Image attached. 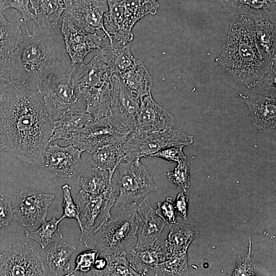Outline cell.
<instances>
[{
    "mask_svg": "<svg viewBox=\"0 0 276 276\" xmlns=\"http://www.w3.org/2000/svg\"><path fill=\"white\" fill-rule=\"evenodd\" d=\"M130 266L139 275H145L158 263L168 259L166 240H157L152 246L135 248L133 254L127 255Z\"/></svg>",
    "mask_w": 276,
    "mask_h": 276,
    "instance_id": "cell-23",
    "label": "cell"
},
{
    "mask_svg": "<svg viewBox=\"0 0 276 276\" xmlns=\"http://www.w3.org/2000/svg\"><path fill=\"white\" fill-rule=\"evenodd\" d=\"M107 10L106 0H74L66 6L63 14L85 31L95 32L102 30L107 36L103 22Z\"/></svg>",
    "mask_w": 276,
    "mask_h": 276,
    "instance_id": "cell-14",
    "label": "cell"
},
{
    "mask_svg": "<svg viewBox=\"0 0 276 276\" xmlns=\"http://www.w3.org/2000/svg\"><path fill=\"white\" fill-rule=\"evenodd\" d=\"M110 180L108 171L93 166L79 175L77 182L84 192L98 195L105 191Z\"/></svg>",
    "mask_w": 276,
    "mask_h": 276,
    "instance_id": "cell-33",
    "label": "cell"
},
{
    "mask_svg": "<svg viewBox=\"0 0 276 276\" xmlns=\"http://www.w3.org/2000/svg\"><path fill=\"white\" fill-rule=\"evenodd\" d=\"M83 152L71 143L65 147L57 144L48 145L44 166L57 177L70 178L77 173L81 164Z\"/></svg>",
    "mask_w": 276,
    "mask_h": 276,
    "instance_id": "cell-17",
    "label": "cell"
},
{
    "mask_svg": "<svg viewBox=\"0 0 276 276\" xmlns=\"http://www.w3.org/2000/svg\"><path fill=\"white\" fill-rule=\"evenodd\" d=\"M169 180L180 190L186 192L190 186V165L187 160L178 163L172 171L167 173Z\"/></svg>",
    "mask_w": 276,
    "mask_h": 276,
    "instance_id": "cell-38",
    "label": "cell"
},
{
    "mask_svg": "<svg viewBox=\"0 0 276 276\" xmlns=\"http://www.w3.org/2000/svg\"><path fill=\"white\" fill-rule=\"evenodd\" d=\"M53 121L39 89L14 82L0 99L2 148L22 161L43 166Z\"/></svg>",
    "mask_w": 276,
    "mask_h": 276,
    "instance_id": "cell-1",
    "label": "cell"
},
{
    "mask_svg": "<svg viewBox=\"0 0 276 276\" xmlns=\"http://www.w3.org/2000/svg\"><path fill=\"white\" fill-rule=\"evenodd\" d=\"M183 146H176L160 150L147 157H159L170 162L179 163L187 159L182 149Z\"/></svg>",
    "mask_w": 276,
    "mask_h": 276,
    "instance_id": "cell-44",
    "label": "cell"
},
{
    "mask_svg": "<svg viewBox=\"0 0 276 276\" xmlns=\"http://www.w3.org/2000/svg\"><path fill=\"white\" fill-rule=\"evenodd\" d=\"M15 82L10 68L0 63V99L6 88Z\"/></svg>",
    "mask_w": 276,
    "mask_h": 276,
    "instance_id": "cell-46",
    "label": "cell"
},
{
    "mask_svg": "<svg viewBox=\"0 0 276 276\" xmlns=\"http://www.w3.org/2000/svg\"><path fill=\"white\" fill-rule=\"evenodd\" d=\"M111 85L110 116L129 131H135L136 116L142 98L118 74L112 75Z\"/></svg>",
    "mask_w": 276,
    "mask_h": 276,
    "instance_id": "cell-13",
    "label": "cell"
},
{
    "mask_svg": "<svg viewBox=\"0 0 276 276\" xmlns=\"http://www.w3.org/2000/svg\"><path fill=\"white\" fill-rule=\"evenodd\" d=\"M99 254L95 249L89 248L80 253L75 260L74 269L66 275H85L92 269L95 261Z\"/></svg>",
    "mask_w": 276,
    "mask_h": 276,
    "instance_id": "cell-39",
    "label": "cell"
},
{
    "mask_svg": "<svg viewBox=\"0 0 276 276\" xmlns=\"http://www.w3.org/2000/svg\"><path fill=\"white\" fill-rule=\"evenodd\" d=\"M26 35L18 48L1 64L10 68L15 82L39 89L43 79L60 64L53 53L52 37L38 26Z\"/></svg>",
    "mask_w": 276,
    "mask_h": 276,
    "instance_id": "cell-3",
    "label": "cell"
},
{
    "mask_svg": "<svg viewBox=\"0 0 276 276\" xmlns=\"http://www.w3.org/2000/svg\"><path fill=\"white\" fill-rule=\"evenodd\" d=\"M113 72L99 51L87 64L79 65L73 74V84L83 97L87 92L102 87L110 83Z\"/></svg>",
    "mask_w": 276,
    "mask_h": 276,
    "instance_id": "cell-15",
    "label": "cell"
},
{
    "mask_svg": "<svg viewBox=\"0 0 276 276\" xmlns=\"http://www.w3.org/2000/svg\"><path fill=\"white\" fill-rule=\"evenodd\" d=\"M55 195L34 190L21 191L17 196L16 213L25 227H31L45 219Z\"/></svg>",
    "mask_w": 276,
    "mask_h": 276,
    "instance_id": "cell-16",
    "label": "cell"
},
{
    "mask_svg": "<svg viewBox=\"0 0 276 276\" xmlns=\"http://www.w3.org/2000/svg\"><path fill=\"white\" fill-rule=\"evenodd\" d=\"M44 261L37 250L26 243L8 246L0 255V275H47Z\"/></svg>",
    "mask_w": 276,
    "mask_h": 276,
    "instance_id": "cell-11",
    "label": "cell"
},
{
    "mask_svg": "<svg viewBox=\"0 0 276 276\" xmlns=\"http://www.w3.org/2000/svg\"><path fill=\"white\" fill-rule=\"evenodd\" d=\"M23 24L21 19L16 22L9 21L0 9V63L6 61L22 43L20 27Z\"/></svg>",
    "mask_w": 276,
    "mask_h": 276,
    "instance_id": "cell-27",
    "label": "cell"
},
{
    "mask_svg": "<svg viewBox=\"0 0 276 276\" xmlns=\"http://www.w3.org/2000/svg\"><path fill=\"white\" fill-rule=\"evenodd\" d=\"M257 270V267L252 262L251 241L250 237L247 255L244 257H238L232 275H255Z\"/></svg>",
    "mask_w": 276,
    "mask_h": 276,
    "instance_id": "cell-41",
    "label": "cell"
},
{
    "mask_svg": "<svg viewBox=\"0 0 276 276\" xmlns=\"http://www.w3.org/2000/svg\"><path fill=\"white\" fill-rule=\"evenodd\" d=\"M222 5L233 14L252 20H275L276 0H220Z\"/></svg>",
    "mask_w": 276,
    "mask_h": 276,
    "instance_id": "cell-22",
    "label": "cell"
},
{
    "mask_svg": "<svg viewBox=\"0 0 276 276\" xmlns=\"http://www.w3.org/2000/svg\"><path fill=\"white\" fill-rule=\"evenodd\" d=\"M171 225L166 240L168 259L187 253L190 244L198 234V229L190 225L180 223Z\"/></svg>",
    "mask_w": 276,
    "mask_h": 276,
    "instance_id": "cell-25",
    "label": "cell"
},
{
    "mask_svg": "<svg viewBox=\"0 0 276 276\" xmlns=\"http://www.w3.org/2000/svg\"><path fill=\"white\" fill-rule=\"evenodd\" d=\"M99 52L113 74L122 75L131 70L135 63L136 59L131 52L129 43L112 47L108 42Z\"/></svg>",
    "mask_w": 276,
    "mask_h": 276,
    "instance_id": "cell-28",
    "label": "cell"
},
{
    "mask_svg": "<svg viewBox=\"0 0 276 276\" xmlns=\"http://www.w3.org/2000/svg\"><path fill=\"white\" fill-rule=\"evenodd\" d=\"M65 3V7L67 5L71 3L72 2H73L74 0H64Z\"/></svg>",
    "mask_w": 276,
    "mask_h": 276,
    "instance_id": "cell-48",
    "label": "cell"
},
{
    "mask_svg": "<svg viewBox=\"0 0 276 276\" xmlns=\"http://www.w3.org/2000/svg\"><path fill=\"white\" fill-rule=\"evenodd\" d=\"M119 194V188L114 172L103 193L94 195L81 190L77 197L79 210L80 240L96 232L111 216L110 211Z\"/></svg>",
    "mask_w": 276,
    "mask_h": 276,
    "instance_id": "cell-6",
    "label": "cell"
},
{
    "mask_svg": "<svg viewBox=\"0 0 276 276\" xmlns=\"http://www.w3.org/2000/svg\"><path fill=\"white\" fill-rule=\"evenodd\" d=\"M125 13L131 27L145 16L157 13L159 7L158 0H123Z\"/></svg>",
    "mask_w": 276,
    "mask_h": 276,
    "instance_id": "cell-35",
    "label": "cell"
},
{
    "mask_svg": "<svg viewBox=\"0 0 276 276\" xmlns=\"http://www.w3.org/2000/svg\"><path fill=\"white\" fill-rule=\"evenodd\" d=\"M251 94H240L247 104L250 118L259 132L270 133L276 127L275 73L266 75Z\"/></svg>",
    "mask_w": 276,
    "mask_h": 276,
    "instance_id": "cell-10",
    "label": "cell"
},
{
    "mask_svg": "<svg viewBox=\"0 0 276 276\" xmlns=\"http://www.w3.org/2000/svg\"><path fill=\"white\" fill-rule=\"evenodd\" d=\"M107 264L103 275L128 276L139 275L129 265L126 255H119L113 256H104Z\"/></svg>",
    "mask_w": 276,
    "mask_h": 276,
    "instance_id": "cell-37",
    "label": "cell"
},
{
    "mask_svg": "<svg viewBox=\"0 0 276 276\" xmlns=\"http://www.w3.org/2000/svg\"><path fill=\"white\" fill-rule=\"evenodd\" d=\"M2 139L1 135L0 134V147H2Z\"/></svg>",
    "mask_w": 276,
    "mask_h": 276,
    "instance_id": "cell-49",
    "label": "cell"
},
{
    "mask_svg": "<svg viewBox=\"0 0 276 276\" xmlns=\"http://www.w3.org/2000/svg\"><path fill=\"white\" fill-rule=\"evenodd\" d=\"M16 211V206H12L10 201L0 193V229L9 224Z\"/></svg>",
    "mask_w": 276,
    "mask_h": 276,
    "instance_id": "cell-45",
    "label": "cell"
},
{
    "mask_svg": "<svg viewBox=\"0 0 276 276\" xmlns=\"http://www.w3.org/2000/svg\"><path fill=\"white\" fill-rule=\"evenodd\" d=\"M61 222L55 217L49 221L44 219L40 227L35 231H25L26 237L32 239L40 245L41 248H45L51 243L60 241L63 237L59 227Z\"/></svg>",
    "mask_w": 276,
    "mask_h": 276,
    "instance_id": "cell-34",
    "label": "cell"
},
{
    "mask_svg": "<svg viewBox=\"0 0 276 276\" xmlns=\"http://www.w3.org/2000/svg\"><path fill=\"white\" fill-rule=\"evenodd\" d=\"M108 10L103 15V22L112 47H120L133 39L132 27L127 19L123 0H106Z\"/></svg>",
    "mask_w": 276,
    "mask_h": 276,
    "instance_id": "cell-18",
    "label": "cell"
},
{
    "mask_svg": "<svg viewBox=\"0 0 276 276\" xmlns=\"http://www.w3.org/2000/svg\"><path fill=\"white\" fill-rule=\"evenodd\" d=\"M75 70V65L71 64L65 73L54 71L41 83L39 90L45 108L53 122L68 111H85V99L73 83Z\"/></svg>",
    "mask_w": 276,
    "mask_h": 276,
    "instance_id": "cell-5",
    "label": "cell"
},
{
    "mask_svg": "<svg viewBox=\"0 0 276 276\" xmlns=\"http://www.w3.org/2000/svg\"><path fill=\"white\" fill-rule=\"evenodd\" d=\"M29 0H3L0 3V9L2 11L9 8L17 10L22 15L21 19L25 26H27L29 20L35 19L34 15L29 7Z\"/></svg>",
    "mask_w": 276,
    "mask_h": 276,
    "instance_id": "cell-42",
    "label": "cell"
},
{
    "mask_svg": "<svg viewBox=\"0 0 276 276\" xmlns=\"http://www.w3.org/2000/svg\"><path fill=\"white\" fill-rule=\"evenodd\" d=\"M71 187L65 184L62 187L63 192V215L59 219L61 221L65 218L74 219L77 220L80 225L79 210L73 199L71 194Z\"/></svg>",
    "mask_w": 276,
    "mask_h": 276,
    "instance_id": "cell-40",
    "label": "cell"
},
{
    "mask_svg": "<svg viewBox=\"0 0 276 276\" xmlns=\"http://www.w3.org/2000/svg\"><path fill=\"white\" fill-rule=\"evenodd\" d=\"M111 90L110 81L102 87L85 94V111L93 118L110 116Z\"/></svg>",
    "mask_w": 276,
    "mask_h": 276,
    "instance_id": "cell-31",
    "label": "cell"
},
{
    "mask_svg": "<svg viewBox=\"0 0 276 276\" xmlns=\"http://www.w3.org/2000/svg\"><path fill=\"white\" fill-rule=\"evenodd\" d=\"M92 118L86 111L71 110L65 112L59 119L54 121L50 142L58 139L66 142Z\"/></svg>",
    "mask_w": 276,
    "mask_h": 276,
    "instance_id": "cell-26",
    "label": "cell"
},
{
    "mask_svg": "<svg viewBox=\"0 0 276 276\" xmlns=\"http://www.w3.org/2000/svg\"><path fill=\"white\" fill-rule=\"evenodd\" d=\"M137 243L135 248L153 245L167 223L155 212L148 198L138 203L136 209Z\"/></svg>",
    "mask_w": 276,
    "mask_h": 276,
    "instance_id": "cell-19",
    "label": "cell"
},
{
    "mask_svg": "<svg viewBox=\"0 0 276 276\" xmlns=\"http://www.w3.org/2000/svg\"><path fill=\"white\" fill-rule=\"evenodd\" d=\"M89 160L93 166L108 171L111 179L118 165L125 162L126 157L120 143L90 153Z\"/></svg>",
    "mask_w": 276,
    "mask_h": 276,
    "instance_id": "cell-30",
    "label": "cell"
},
{
    "mask_svg": "<svg viewBox=\"0 0 276 276\" xmlns=\"http://www.w3.org/2000/svg\"><path fill=\"white\" fill-rule=\"evenodd\" d=\"M188 198L182 190L177 195L174 202L177 214L183 219H186L188 210Z\"/></svg>",
    "mask_w": 276,
    "mask_h": 276,
    "instance_id": "cell-47",
    "label": "cell"
},
{
    "mask_svg": "<svg viewBox=\"0 0 276 276\" xmlns=\"http://www.w3.org/2000/svg\"><path fill=\"white\" fill-rule=\"evenodd\" d=\"M137 203L122 208L96 232L83 241L88 248L97 249L103 256L134 254L137 243Z\"/></svg>",
    "mask_w": 276,
    "mask_h": 276,
    "instance_id": "cell-4",
    "label": "cell"
},
{
    "mask_svg": "<svg viewBox=\"0 0 276 276\" xmlns=\"http://www.w3.org/2000/svg\"><path fill=\"white\" fill-rule=\"evenodd\" d=\"M60 22L65 49L73 65L83 63L87 54L94 49H101L109 40L104 32L100 34L97 32L85 31L77 26L68 17L63 14Z\"/></svg>",
    "mask_w": 276,
    "mask_h": 276,
    "instance_id": "cell-12",
    "label": "cell"
},
{
    "mask_svg": "<svg viewBox=\"0 0 276 276\" xmlns=\"http://www.w3.org/2000/svg\"><path fill=\"white\" fill-rule=\"evenodd\" d=\"M76 249L74 245L64 241H56L45 254L46 262L50 271L55 275H62L70 269V260Z\"/></svg>",
    "mask_w": 276,
    "mask_h": 276,
    "instance_id": "cell-29",
    "label": "cell"
},
{
    "mask_svg": "<svg viewBox=\"0 0 276 276\" xmlns=\"http://www.w3.org/2000/svg\"><path fill=\"white\" fill-rule=\"evenodd\" d=\"M155 211L167 224H173L176 223L177 212L171 197H167L163 202H158Z\"/></svg>",
    "mask_w": 276,
    "mask_h": 276,
    "instance_id": "cell-43",
    "label": "cell"
},
{
    "mask_svg": "<svg viewBox=\"0 0 276 276\" xmlns=\"http://www.w3.org/2000/svg\"><path fill=\"white\" fill-rule=\"evenodd\" d=\"M153 270L156 276L188 275L187 253L168 259L157 264Z\"/></svg>",
    "mask_w": 276,
    "mask_h": 276,
    "instance_id": "cell-36",
    "label": "cell"
},
{
    "mask_svg": "<svg viewBox=\"0 0 276 276\" xmlns=\"http://www.w3.org/2000/svg\"><path fill=\"white\" fill-rule=\"evenodd\" d=\"M174 118L159 106L151 95L142 98L135 119V130L138 132H152L172 128Z\"/></svg>",
    "mask_w": 276,
    "mask_h": 276,
    "instance_id": "cell-20",
    "label": "cell"
},
{
    "mask_svg": "<svg viewBox=\"0 0 276 276\" xmlns=\"http://www.w3.org/2000/svg\"><path fill=\"white\" fill-rule=\"evenodd\" d=\"M256 44L261 58L269 71L275 70V20H253Z\"/></svg>",
    "mask_w": 276,
    "mask_h": 276,
    "instance_id": "cell-21",
    "label": "cell"
},
{
    "mask_svg": "<svg viewBox=\"0 0 276 276\" xmlns=\"http://www.w3.org/2000/svg\"><path fill=\"white\" fill-rule=\"evenodd\" d=\"M37 26L44 29H55L65 9L64 0H29Z\"/></svg>",
    "mask_w": 276,
    "mask_h": 276,
    "instance_id": "cell-24",
    "label": "cell"
},
{
    "mask_svg": "<svg viewBox=\"0 0 276 276\" xmlns=\"http://www.w3.org/2000/svg\"><path fill=\"white\" fill-rule=\"evenodd\" d=\"M119 194L114 206L122 208L137 203L157 188L146 168L140 159L122 162L114 171Z\"/></svg>",
    "mask_w": 276,
    "mask_h": 276,
    "instance_id": "cell-9",
    "label": "cell"
},
{
    "mask_svg": "<svg viewBox=\"0 0 276 276\" xmlns=\"http://www.w3.org/2000/svg\"><path fill=\"white\" fill-rule=\"evenodd\" d=\"M129 132L111 116L92 118L66 142L90 154L103 147L121 143Z\"/></svg>",
    "mask_w": 276,
    "mask_h": 276,
    "instance_id": "cell-8",
    "label": "cell"
},
{
    "mask_svg": "<svg viewBox=\"0 0 276 276\" xmlns=\"http://www.w3.org/2000/svg\"><path fill=\"white\" fill-rule=\"evenodd\" d=\"M120 76L125 83L142 98L146 96L151 95L153 80L140 60L136 59L134 66Z\"/></svg>",
    "mask_w": 276,
    "mask_h": 276,
    "instance_id": "cell-32",
    "label": "cell"
},
{
    "mask_svg": "<svg viewBox=\"0 0 276 276\" xmlns=\"http://www.w3.org/2000/svg\"><path fill=\"white\" fill-rule=\"evenodd\" d=\"M193 143L192 136L171 128L152 132L130 131L121 144L125 155V162H131L147 157L168 147H185Z\"/></svg>",
    "mask_w": 276,
    "mask_h": 276,
    "instance_id": "cell-7",
    "label": "cell"
},
{
    "mask_svg": "<svg viewBox=\"0 0 276 276\" xmlns=\"http://www.w3.org/2000/svg\"><path fill=\"white\" fill-rule=\"evenodd\" d=\"M216 61L221 69L248 88L257 86L272 71L259 52L253 20L243 16L231 24L226 43Z\"/></svg>",
    "mask_w": 276,
    "mask_h": 276,
    "instance_id": "cell-2",
    "label": "cell"
}]
</instances>
